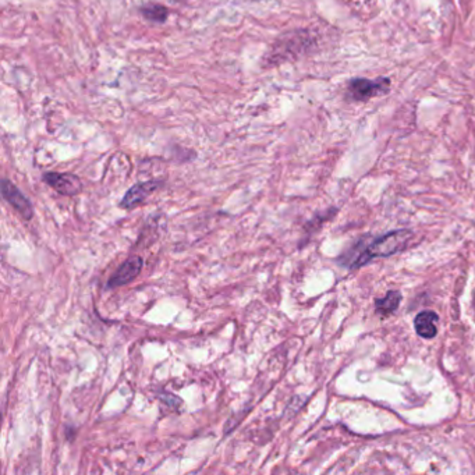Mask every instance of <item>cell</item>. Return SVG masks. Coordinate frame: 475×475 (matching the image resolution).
<instances>
[{"mask_svg": "<svg viewBox=\"0 0 475 475\" xmlns=\"http://www.w3.org/2000/svg\"><path fill=\"white\" fill-rule=\"evenodd\" d=\"M413 233L407 229L393 230L384 236L375 238L369 242H358L353 250H350L340 261L343 267L357 269L369 264L372 260L385 258L393 254L403 251Z\"/></svg>", "mask_w": 475, "mask_h": 475, "instance_id": "obj_1", "label": "cell"}, {"mask_svg": "<svg viewBox=\"0 0 475 475\" xmlns=\"http://www.w3.org/2000/svg\"><path fill=\"white\" fill-rule=\"evenodd\" d=\"M390 87L387 78L379 80H368V78H356L347 87V98L356 102H365L371 98L387 93Z\"/></svg>", "mask_w": 475, "mask_h": 475, "instance_id": "obj_2", "label": "cell"}, {"mask_svg": "<svg viewBox=\"0 0 475 475\" xmlns=\"http://www.w3.org/2000/svg\"><path fill=\"white\" fill-rule=\"evenodd\" d=\"M1 194L3 198L23 216V219L30 220L34 216V208L30 200L17 188L16 184L7 178H3L1 181Z\"/></svg>", "mask_w": 475, "mask_h": 475, "instance_id": "obj_3", "label": "cell"}, {"mask_svg": "<svg viewBox=\"0 0 475 475\" xmlns=\"http://www.w3.org/2000/svg\"><path fill=\"white\" fill-rule=\"evenodd\" d=\"M44 181L66 197H73L83 191L81 180L71 173L49 172L44 175Z\"/></svg>", "mask_w": 475, "mask_h": 475, "instance_id": "obj_4", "label": "cell"}, {"mask_svg": "<svg viewBox=\"0 0 475 475\" xmlns=\"http://www.w3.org/2000/svg\"><path fill=\"white\" fill-rule=\"evenodd\" d=\"M144 267V260L141 257H131L127 261H124L119 269L111 276L108 280V289H116L120 286H126L130 282H133L141 272Z\"/></svg>", "mask_w": 475, "mask_h": 475, "instance_id": "obj_5", "label": "cell"}, {"mask_svg": "<svg viewBox=\"0 0 475 475\" xmlns=\"http://www.w3.org/2000/svg\"><path fill=\"white\" fill-rule=\"evenodd\" d=\"M159 185H160V181H156V180L143 181V183L133 185L126 193L123 200L120 201V207L124 209L136 208L137 205L144 203L156 188H159Z\"/></svg>", "mask_w": 475, "mask_h": 475, "instance_id": "obj_6", "label": "cell"}, {"mask_svg": "<svg viewBox=\"0 0 475 475\" xmlns=\"http://www.w3.org/2000/svg\"><path fill=\"white\" fill-rule=\"evenodd\" d=\"M438 321L439 317L434 311L419 312L414 320L417 334L421 336L422 339H434L438 334V327H436Z\"/></svg>", "mask_w": 475, "mask_h": 475, "instance_id": "obj_7", "label": "cell"}, {"mask_svg": "<svg viewBox=\"0 0 475 475\" xmlns=\"http://www.w3.org/2000/svg\"><path fill=\"white\" fill-rule=\"evenodd\" d=\"M400 302H402V293L397 290H390L387 292L385 297L375 300V310L379 315L389 317L397 311Z\"/></svg>", "mask_w": 475, "mask_h": 475, "instance_id": "obj_8", "label": "cell"}, {"mask_svg": "<svg viewBox=\"0 0 475 475\" xmlns=\"http://www.w3.org/2000/svg\"><path fill=\"white\" fill-rule=\"evenodd\" d=\"M141 14L144 19L152 23H165L169 17V10L158 3H149L147 6L141 7Z\"/></svg>", "mask_w": 475, "mask_h": 475, "instance_id": "obj_9", "label": "cell"}]
</instances>
